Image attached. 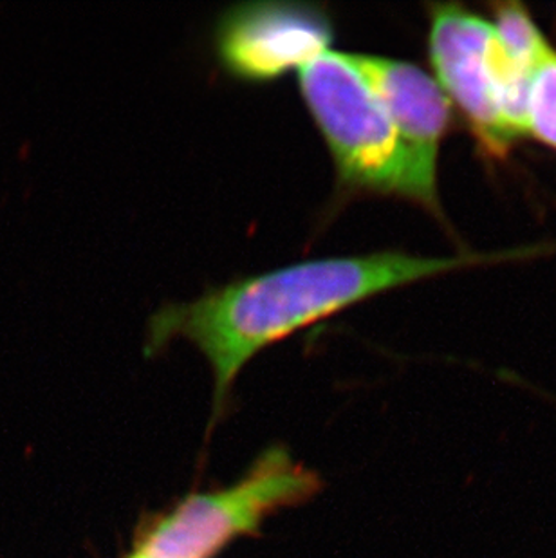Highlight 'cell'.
Here are the masks:
<instances>
[{
    "instance_id": "6da1fadb",
    "label": "cell",
    "mask_w": 556,
    "mask_h": 558,
    "mask_svg": "<svg viewBox=\"0 0 556 558\" xmlns=\"http://www.w3.org/2000/svg\"><path fill=\"white\" fill-rule=\"evenodd\" d=\"M520 255H525L524 250L457 257L376 252L289 264L156 311L148 322L145 353H159L173 338L194 342L216 376L217 414L237 374L258 351L371 296L473 264Z\"/></svg>"
},
{
    "instance_id": "7a4b0ae2",
    "label": "cell",
    "mask_w": 556,
    "mask_h": 558,
    "mask_svg": "<svg viewBox=\"0 0 556 558\" xmlns=\"http://www.w3.org/2000/svg\"><path fill=\"white\" fill-rule=\"evenodd\" d=\"M297 73L300 95L331 153L338 192L401 195L428 206L409 148L346 53L329 49Z\"/></svg>"
},
{
    "instance_id": "3957f363",
    "label": "cell",
    "mask_w": 556,
    "mask_h": 558,
    "mask_svg": "<svg viewBox=\"0 0 556 558\" xmlns=\"http://www.w3.org/2000/svg\"><path fill=\"white\" fill-rule=\"evenodd\" d=\"M428 51L436 82L492 156L525 136L531 69L511 57L494 22L459 4L432 5Z\"/></svg>"
},
{
    "instance_id": "277c9868",
    "label": "cell",
    "mask_w": 556,
    "mask_h": 558,
    "mask_svg": "<svg viewBox=\"0 0 556 558\" xmlns=\"http://www.w3.org/2000/svg\"><path fill=\"white\" fill-rule=\"evenodd\" d=\"M321 490L315 472L271 448L237 485L192 494L147 527L136 558H211L233 538L258 533L264 519Z\"/></svg>"
},
{
    "instance_id": "5b68a950",
    "label": "cell",
    "mask_w": 556,
    "mask_h": 558,
    "mask_svg": "<svg viewBox=\"0 0 556 558\" xmlns=\"http://www.w3.org/2000/svg\"><path fill=\"white\" fill-rule=\"evenodd\" d=\"M335 26L318 4L247 2L217 22V60L235 78L271 82L331 49Z\"/></svg>"
},
{
    "instance_id": "8992f818",
    "label": "cell",
    "mask_w": 556,
    "mask_h": 558,
    "mask_svg": "<svg viewBox=\"0 0 556 558\" xmlns=\"http://www.w3.org/2000/svg\"><path fill=\"white\" fill-rule=\"evenodd\" d=\"M346 59L392 120L412 156L428 206L436 210L437 161L450 125V100L436 78L414 63L363 53H346Z\"/></svg>"
},
{
    "instance_id": "52a82bcc",
    "label": "cell",
    "mask_w": 556,
    "mask_h": 558,
    "mask_svg": "<svg viewBox=\"0 0 556 558\" xmlns=\"http://www.w3.org/2000/svg\"><path fill=\"white\" fill-rule=\"evenodd\" d=\"M525 134L556 150V49L531 69L525 93Z\"/></svg>"
}]
</instances>
